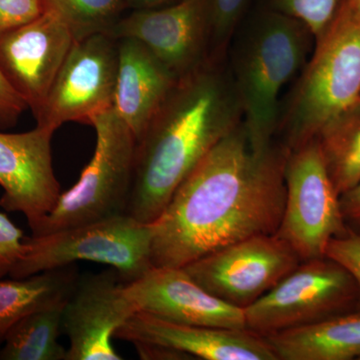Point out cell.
I'll use <instances>...</instances> for the list:
<instances>
[{"mask_svg":"<svg viewBox=\"0 0 360 360\" xmlns=\"http://www.w3.org/2000/svg\"><path fill=\"white\" fill-rule=\"evenodd\" d=\"M326 257L345 267L354 277L359 288L357 309H360V234L349 231L345 236L331 239Z\"/></svg>","mask_w":360,"mask_h":360,"instance_id":"484cf974","label":"cell"},{"mask_svg":"<svg viewBox=\"0 0 360 360\" xmlns=\"http://www.w3.org/2000/svg\"><path fill=\"white\" fill-rule=\"evenodd\" d=\"M359 360H360V357H359Z\"/></svg>","mask_w":360,"mask_h":360,"instance_id":"d6a6232c","label":"cell"},{"mask_svg":"<svg viewBox=\"0 0 360 360\" xmlns=\"http://www.w3.org/2000/svg\"><path fill=\"white\" fill-rule=\"evenodd\" d=\"M357 307L359 288L354 277L323 257L303 260L243 311L246 328L265 336L317 323Z\"/></svg>","mask_w":360,"mask_h":360,"instance_id":"52a82bcc","label":"cell"},{"mask_svg":"<svg viewBox=\"0 0 360 360\" xmlns=\"http://www.w3.org/2000/svg\"><path fill=\"white\" fill-rule=\"evenodd\" d=\"M315 139L338 193L356 186L360 181V97L333 118Z\"/></svg>","mask_w":360,"mask_h":360,"instance_id":"ffe728a7","label":"cell"},{"mask_svg":"<svg viewBox=\"0 0 360 360\" xmlns=\"http://www.w3.org/2000/svg\"><path fill=\"white\" fill-rule=\"evenodd\" d=\"M136 307L115 269L78 276L63 310V333L70 341L65 360H122L112 341Z\"/></svg>","mask_w":360,"mask_h":360,"instance_id":"7c38bea8","label":"cell"},{"mask_svg":"<svg viewBox=\"0 0 360 360\" xmlns=\"http://www.w3.org/2000/svg\"><path fill=\"white\" fill-rule=\"evenodd\" d=\"M340 206L348 231L360 234V181L341 194Z\"/></svg>","mask_w":360,"mask_h":360,"instance_id":"f1b7e54d","label":"cell"},{"mask_svg":"<svg viewBox=\"0 0 360 360\" xmlns=\"http://www.w3.org/2000/svg\"><path fill=\"white\" fill-rule=\"evenodd\" d=\"M177 78L141 42L118 39V70L113 108L141 139Z\"/></svg>","mask_w":360,"mask_h":360,"instance_id":"e0dca14e","label":"cell"},{"mask_svg":"<svg viewBox=\"0 0 360 360\" xmlns=\"http://www.w3.org/2000/svg\"><path fill=\"white\" fill-rule=\"evenodd\" d=\"M27 104L0 75V127L8 129L18 122Z\"/></svg>","mask_w":360,"mask_h":360,"instance_id":"83f0119b","label":"cell"},{"mask_svg":"<svg viewBox=\"0 0 360 360\" xmlns=\"http://www.w3.org/2000/svg\"><path fill=\"white\" fill-rule=\"evenodd\" d=\"M151 243L153 224L129 214L25 236L22 255L9 276L25 278L77 262H92L108 265L130 283L153 267Z\"/></svg>","mask_w":360,"mask_h":360,"instance_id":"8992f818","label":"cell"},{"mask_svg":"<svg viewBox=\"0 0 360 360\" xmlns=\"http://www.w3.org/2000/svg\"><path fill=\"white\" fill-rule=\"evenodd\" d=\"M90 125L96 134L91 160L32 236L127 214L136 151L134 132L113 106L94 116Z\"/></svg>","mask_w":360,"mask_h":360,"instance_id":"5b68a950","label":"cell"},{"mask_svg":"<svg viewBox=\"0 0 360 360\" xmlns=\"http://www.w3.org/2000/svg\"><path fill=\"white\" fill-rule=\"evenodd\" d=\"M78 276L77 265L71 264L25 278L0 281V347L9 329L25 315L68 300Z\"/></svg>","mask_w":360,"mask_h":360,"instance_id":"d6986e66","label":"cell"},{"mask_svg":"<svg viewBox=\"0 0 360 360\" xmlns=\"http://www.w3.org/2000/svg\"><path fill=\"white\" fill-rule=\"evenodd\" d=\"M300 262L295 250L274 233L224 246L184 269L208 292L245 309L272 290Z\"/></svg>","mask_w":360,"mask_h":360,"instance_id":"9c48e42d","label":"cell"},{"mask_svg":"<svg viewBox=\"0 0 360 360\" xmlns=\"http://www.w3.org/2000/svg\"><path fill=\"white\" fill-rule=\"evenodd\" d=\"M115 338L172 348L191 359L278 360L264 336L250 329L179 323L143 311L132 314Z\"/></svg>","mask_w":360,"mask_h":360,"instance_id":"2e32d148","label":"cell"},{"mask_svg":"<svg viewBox=\"0 0 360 360\" xmlns=\"http://www.w3.org/2000/svg\"><path fill=\"white\" fill-rule=\"evenodd\" d=\"M243 122L231 70L210 56L177 80L136 142L127 214L153 224L187 175Z\"/></svg>","mask_w":360,"mask_h":360,"instance_id":"7a4b0ae2","label":"cell"},{"mask_svg":"<svg viewBox=\"0 0 360 360\" xmlns=\"http://www.w3.org/2000/svg\"><path fill=\"white\" fill-rule=\"evenodd\" d=\"M277 131L288 150L316 139L335 116L360 97V13L340 0L328 27L315 39Z\"/></svg>","mask_w":360,"mask_h":360,"instance_id":"277c9868","label":"cell"},{"mask_svg":"<svg viewBox=\"0 0 360 360\" xmlns=\"http://www.w3.org/2000/svg\"><path fill=\"white\" fill-rule=\"evenodd\" d=\"M65 302L35 310L16 322L0 347V360H65L66 349L58 342Z\"/></svg>","mask_w":360,"mask_h":360,"instance_id":"44dd1931","label":"cell"},{"mask_svg":"<svg viewBox=\"0 0 360 360\" xmlns=\"http://www.w3.org/2000/svg\"><path fill=\"white\" fill-rule=\"evenodd\" d=\"M264 338L278 360L359 359L360 309Z\"/></svg>","mask_w":360,"mask_h":360,"instance_id":"ac0fdd59","label":"cell"},{"mask_svg":"<svg viewBox=\"0 0 360 360\" xmlns=\"http://www.w3.org/2000/svg\"><path fill=\"white\" fill-rule=\"evenodd\" d=\"M290 150L251 148L241 122L193 168L153 222L151 262L184 267L243 239L276 233Z\"/></svg>","mask_w":360,"mask_h":360,"instance_id":"6da1fadb","label":"cell"},{"mask_svg":"<svg viewBox=\"0 0 360 360\" xmlns=\"http://www.w3.org/2000/svg\"><path fill=\"white\" fill-rule=\"evenodd\" d=\"M75 41L68 25L51 11L0 37V75L33 115Z\"/></svg>","mask_w":360,"mask_h":360,"instance_id":"4fadbf2b","label":"cell"},{"mask_svg":"<svg viewBox=\"0 0 360 360\" xmlns=\"http://www.w3.org/2000/svg\"><path fill=\"white\" fill-rule=\"evenodd\" d=\"M53 131L37 127L22 134L0 132V206L20 212L34 231L53 210L60 186L52 167Z\"/></svg>","mask_w":360,"mask_h":360,"instance_id":"5bb4252c","label":"cell"},{"mask_svg":"<svg viewBox=\"0 0 360 360\" xmlns=\"http://www.w3.org/2000/svg\"><path fill=\"white\" fill-rule=\"evenodd\" d=\"M25 234L4 213H0V278L9 276L25 248Z\"/></svg>","mask_w":360,"mask_h":360,"instance_id":"4316f807","label":"cell"},{"mask_svg":"<svg viewBox=\"0 0 360 360\" xmlns=\"http://www.w3.org/2000/svg\"><path fill=\"white\" fill-rule=\"evenodd\" d=\"M136 348L139 359L143 360H187L191 359L188 355L161 347V345H150V343L134 342L132 343Z\"/></svg>","mask_w":360,"mask_h":360,"instance_id":"f546056e","label":"cell"},{"mask_svg":"<svg viewBox=\"0 0 360 360\" xmlns=\"http://www.w3.org/2000/svg\"><path fill=\"white\" fill-rule=\"evenodd\" d=\"M284 179L285 202L277 236L302 262L326 257L329 241L349 231L316 139L290 151Z\"/></svg>","mask_w":360,"mask_h":360,"instance_id":"ba28073f","label":"cell"},{"mask_svg":"<svg viewBox=\"0 0 360 360\" xmlns=\"http://www.w3.org/2000/svg\"><path fill=\"white\" fill-rule=\"evenodd\" d=\"M117 70V39L96 33L77 40L34 115L37 127L56 132L66 122L90 125L94 116L112 108Z\"/></svg>","mask_w":360,"mask_h":360,"instance_id":"30bf717a","label":"cell"},{"mask_svg":"<svg viewBox=\"0 0 360 360\" xmlns=\"http://www.w3.org/2000/svg\"><path fill=\"white\" fill-rule=\"evenodd\" d=\"M181 0H125L127 11H143V9L160 8L172 6Z\"/></svg>","mask_w":360,"mask_h":360,"instance_id":"4dcf8cb0","label":"cell"},{"mask_svg":"<svg viewBox=\"0 0 360 360\" xmlns=\"http://www.w3.org/2000/svg\"><path fill=\"white\" fill-rule=\"evenodd\" d=\"M312 37L300 21L272 11L259 16L238 39L229 70L253 150L274 143L281 92L307 63Z\"/></svg>","mask_w":360,"mask_h":360,"instance_id":"3957f363","label":"cell"},{"mask_svg":"<svg viewBox=\"0 0 360 360\" xmlns=\"http://www.w3.org/2000/svg\"><path fill=\"white\" fill-rule=\"evenodd\" d=\"M46 11L44 0H0V37L37 20Z\"/></svg>","mask_w":360,"mask_h":360,"instance_id":"d4e9b609","label":"cell"},{"mask_svg":"<svg viewBox=\"0 0 360 360\" xmlns=\"http://www.w3.org/2000/svg\"><path fill=\"white\" fill-rule=\"evenodd\" d=\"M137 311L167 321L210 328L245 329L243 309L219 300L193 281L184 267H151L125 283Z\"/></svg>","mask_w":360,"mask_h":360,"instance_id":"9a60e30c","label":"cell"},{"mask_svg":"<svg viewBox=\"0 0 360 360\" xmlns=\"http://www.w3.org/2000/svg\"><path fill=\"white\" fill-rule=\"evenodd\" d=\"M47 11L56 14L75 40L108 33L127 11L125 0H44Z\"/></svg>","mask_w":360,"mask_h":360,"instance_id":"7402d4cb","label":"cell"},{"mask_svg":"<svg viewBox=\"0 0 360 360\" xmlns=\"http://www.w3.org/2000/svg\"><path fill=\"white\" fill-rule=\"evenodd\" d=\"M108 34L141 42L180 79L212 56L210 0H181L160 8L129 11Z\"/></svg>","mask_w":360,"mask_h":360,"instance_id":"8fae6325","label":"cell"},{"mask_svg":"<svg viewBox=\"0 0 360 360\" xmlns=\"http://www.w3.org/2000/svg\"><path fill=\"white\" fill-rule=\"evenodd\" d=\"M347 2L355 13H360V0H347Z\"/></svg>","mask_w":360,"mask_h":360,"instance_id":"1f68e13d","label":"cell"},{"mask_svg":"<svg viewBox=\"0 0 360 360\" xmlns=\"http://www.w3.org/2000/svg\"><path fill=\"white\" fill-rule=\"evenodd\" d=\"M248 0H210L212 56H224Z\"/></svg>","mask_w":360,"mask_h":360,"instance_id":"cb8c5ba5","label":"cell"},{"mask_svg":"<svg viewBox=\"0 0 360 360\" xmlns=\"http://www.w3.org/2000/svg\"><path fill=\"white\" fill-rule=\"evenodd\" d=\"M340 4V0H274L277 13L300 21L314 39L328 27Z\"/></svg>","mask_w":360,"mask_h":360,"instance_id":"603a6c76","label":"cell"}]
</instances>
